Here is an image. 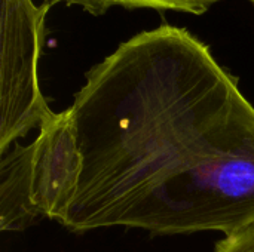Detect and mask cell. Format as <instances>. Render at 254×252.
<instances>
[{"label": "cell", "instance_id": "obj_3", "mask_svg": "<svg viewBox=\"0 0 254 252\" xmlns=\"http://www.w3.org/2000/svg\"><path fill=\"white\" fill-rule=\"evenodd\" d=\"M49 7L0 0V154L52 113L39 83Z\"/></svg>", "mask_w": 254, "mask_h": 252}, {"label": "cell", "instance_id": "obj_4", "mask_svg": "<svg viewBox=\"0 0 254 252\" xmlns=\"http://www.w3.org/2000/svg\"><path fill=\"white\" fill-rule=\"evenodd\" d=\"M219 1L220 0H43L48 6L57 3L77 4L92 15H103L115 6L125 9H152L159 12L202 15Z\"/></svg>", "mask_w": 254, "mask_h": 252}, {"label": "cell", "instance_id": "obj_2", "mask_svg": "<svg viewBox=\"0 0 254 252\" xmlns=\"http://www.w3.org/2000/svg\"><path fill=\"white\" fill-rule=\"evenodd\" d=\"M82 159L71 108L52 111L37 138L15 143L0 162L1 224L25 230L42 218L61 224L76 193Z\"/></svg>", "mask_w": 254, "mask_h": 252}, {"label": "cell", "instance_id": "obj_1", "mask_svg": "<svg viewBox=\"0 0 254 252\" xmlns=\"http://www.w3.org/2000/svg\"><path fill=\"white\" fill-rule=\"evenodd\" d=\"M70 108L82 168L63 227L228 235L254 223V105L188 28L122 42Z\"/></svg>", "mask_w": 254, "mask_h": 252}, {"label": "cell", "instance_id": "obj_6", "mask_svg": "<svg viewBox=\"0 0 254 252\" xmlns=\"http://www.w3.org/2000/svg\"><path fill=\"white\" fill-rule=\"evenodd\" d=\"M250 1H252V3H253V4H254V0H250Z\"/></svg>", "mask_w": 254, "mask_h": 252}, {"label": "cell", "instance_id": "obj_5", "mask_svg": "<svg viewBox=\"0 0 254 252\" xmlns=\"http://www.w3.org/2000/svg\"><path fill=\"white\" fill-rule=\"evenodd\" d=\"M214 252H254V223L225 235Z\"/></svg>", "mask_w": 254, "mask_h": 252}]
</instances>
